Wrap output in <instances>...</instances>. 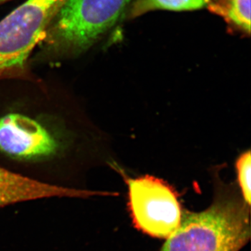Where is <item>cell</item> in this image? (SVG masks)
I'll return each mask as SVG.
<instances>
[{
	"label": "cell",
	"mask_w": 251,
	"mask_h": 251,
	"mask_svg": "<svg viewBox=\"0 0 251 251\" xmlns=\"http://www.w3.org/2000/svg\"><path fill=\"white\" fill-rule=\"evenodd\" d=\"M234 196H217L201 212L185 213L161 251H224L250 239L249 209Z\"/></svg>",
	"instance_id": "obj_1"
},
{
	"label": "cell",
	"mask_w": 251,
	"mask_h": 251,
	"mask_svg": "<svg viewBox=\"0 0 251 251\" xmlns=\"http://www.w3.org/2000/svg\"><path fill=\"white\" fill-rule=\"evenodd\" d=\"M130 1L65 0L41 43L58 52H83L115 25Z\"/></svg>",
	"instance_id": "obj_2"
},
{
	"label": "cell",
	"mask_w": 251,
	"mask_h": 251,
	"mask_svg": "<svg viewBox=\"0 0 251 251\" xmlns=\"http://www.w3.org/2000/svg\"><path fill=\"white\" fill-rule=\"evenodd\" d=\"M65 0H27L0 22V77L23 69Z\"/></svg>",
	"instance_id": "obj_3"
},
{
	"label": "cell",
	"mask_w": 251,
	"mask_h": 251,
	"mask_svg": "<svg viewBox=\"0 0 251 251\" xmlns=\"http://www.w3.org/2000/svg\"><path fill=\"white\" fill-rule=\"evenodd\" d=\"M127 184L135 226L149 235L167 239L177 228L182 217L173 188L149 175L128 179Z\"/></svg>",
	"instance_id": "obj_4"
},
{
	"label": "cell",
	"mask_w": 251,
	"mask_h": 251,
	"mask_svg": "<svg viewBox=\"0 0 251 251\" xmlns=\"http://www.w3.org/2000/svg\"><path fill=\"white\" fill-rule=\"evenodd\" d=\"M57 147L52 135L35 120L20 114L0 118V150L3 152L34 158L52 154Z\"/></svg>",
	"instance_id": "obj_5"
},
{
	"label": "cell",
	"mask_w": 251,
	"mask_h": 251,
	"mask_svg": "<svg viewBox=\"0 0 251 251\" xmlns=\"http://www.w3.org/2000/svg\"><path fill=\"white\" fill-rule=\"evenodd\" d=\"M251 0H209L206 7L224 20L229 27L244 34H251Z\"/></svg>",
	"instance_id": "obj_6"
},
{
	"label": "cell",
	"mask_w": 251,
	"mask_h": 251,
	"mask_svg": "<svg viewBox=\"0 0 251 251\" xmlns=\"http://www.w3.org/2000/svg\"><path fill=\"white\" fill-rule=\"evenodd\" d=\"M208 1L209 0H135L127 11L126 17L131 19L156 10L195 11L206 7Z\"/></svg>",
	"instance_id": "obj_7"
},
{
	"label": "cell",
	"mask_w": 251,
	"mask_h": 251,
	"mask_svg": "<svg viewBox=\"0 0 251 251\" xmlns=\"http://www.w3.org/2000/svg\"><path fill=\"white\" fill-rule=\"evenodd\" d=\"M251 151L244 152L238 158L236 162L237 179L242 191L244 202L250 206L251 204Z\"/></svg>",
	"instance_id": "obj_8"
},
{
	"label": "cell",
	"mask_w": 251,
	"mask_h": 251,
	"mask_svg": "<svg viewBox=\"0 0 251 251\" xmlns=\"http://www.w3.org/2000/svg\"><path fill=\"white\" fill-rule=\"evenodd\" d=\"M247 243V242H245V241H240V242L234 243V244H231L230 246L226 248L224 251H239L244 246L246 245Z\"/></svg>",
	"instance_id": "obj_9"
},
{
	"label": "cell",
	"mask_w": 251,
	"mask_h": 251,
	"mask_svg": "<svg viewBox=\"0 0 251 251\" xmlns=\"http://www.w3.org/2000/svg\"><path fill=\"white\" fill-rule=\"evenodd\" d=\"M8 1H9V0H0V5L4 4V3Z\"/></svg>",
	"instance_id": "obj_10"
}]
</instances>
